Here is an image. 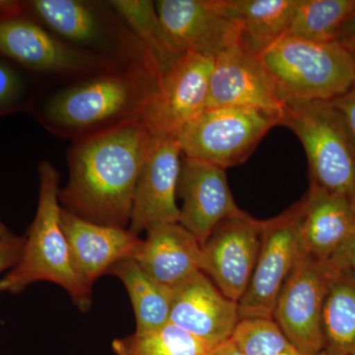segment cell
I'll return each instance as SVG.
<instances>
[{
  "mask_svg": "<svg viewBox=\"0 0 355 355\" xmlns=\"http://www.w3.org/2000/svg\"><path fill=\"white\" fill-rule=\"evenodd\" d=\"M116 355H209L211 347L171 323L137 331L112 343Z\"/></svg>",
  "mask_w": 355,
  "mask_h": 355,
  "instance_id": "484cf974",
  "label": "cell"
},
{
  "mask_svg": "<svg viewBox=\"0 0 355 355\" xmlns=\"http://www.w3.org/2000/svg\"><path fill=\"white\" fill-rule=\"evenodd\" d=\"M24 244L25 236L0 238V273L10 270L19 261Z\"/></svg>",
  "mask_w": 355,
  "mask_h": 355,
  "instance_id": "f1b7e54d",
  "label": "cell"
},
{
  "mask_svg": "<svg viewBox=\"0 0 355 355\" xmlns=\"http://www.w3.org/2000/svg\"><path fill=\"white\" fill-rule=\"evenodd\" d=\"M222 12L239 26L240 46L259 57L284 38L298 0H218Z\"/></svg>",
  "mask_w": 355,
  "mask_h": 355,
  "instance_id": "ffe728a7",
  "label": "cell"
},
{
  "mask_svg": "<svg viewBox=\"0 0 355 355\" xmlns=\"http://www.w3.org/2000/svg\"><path fill=\"white\" fill-rule=\"evenodd\" d=\"M159 78L158 70L148 64L91 77L53 96L44 107V121L62 132L90 133L140 119Z\"/></svg>",
  "mask_w": 355,
  "mask_h": 355,
  "instance_id": "3957f363",
  "label": "cell"
},
{
  "mask_svg": "<svg viewBox=\"0 0 355 355\" xmlns=\"http://www.w3.org/2000/svg\"><path fill=\"white\" fill-rule=\"evenodd\" d=\"M153 139L144 121L132 119L79 139L69 154V182L58 193L64 209L100 225L127 228Z\"/></svg>",
  "mask_w": 355,
  "mask_h": 355,
  "instance_id": "6da1fadb",
  "label": "cell"
},
{
  "mask_svg": "<svg viewBox=\"0 0 355 355\" xmlns=\"http://www.w3.org/2000/svg\"><path fill=\"white\" fill-rule=\"evenodd\" d=\"M181 146L176 137L153 135L140 173L128 229L139 235L155 224L179 222L176 196L182 167Z\"/></svg>",
  "mask_w": 355,
  "mask_h": 355,
  "instance_id": "8fae6325",
  "label": "cell"
},
{
  "mask_svg": "<svg viewBox=\"0 0 355 355\" xmlns=\"http://www.w3.org/2000/svg\"><path fill=\"white\" fill-rule=\"evenodd\" d=\"M301 202L299 237L301 252L327 263L340 249L355 226V205L310 184Z\"/></svg>",
  "mask_w": 355,
  "mask_h": 355,
  "instance_id": "d6986e66",
  "label": "cell"
},
{
  "mask_svg": "<svg viewBox=\"0 0 355 355\" xmlns=\"http://www.w3.org/2000/svg\"><path fill=\"white\" fill-rule=\"evenodd\" d=\"M155 6L182 53L216 58L240 44L239 26L222 12L218 0H159Z\"/></svg>",
  "mask_w": 355,
  "mask_h": 355,
  "instance_id": "7c38bea8",
  "label": "cell"
},
{
  "mask_svg": "<svg viewBox=\"0 0 355 355\" xmlns=\"http://www.w3.org/2000/svg\"><path fill=\"white\" fill-rule=\"evenodd\" d=\"M109 6L135 33L161 74L167 71L184 53L179 50L161 22L155 2L148 0H114Z\"/></svg>",
  "mask_w": 355,
  "mask_h": 355,
  "instance_id": "603a6c76",
  "label": "cell"
},
{
  "mask_svg": "<svg viewBox=\"0 0 355 355\" xmlns=\"http://www.w3.org/2000/svg\"><path fill=\"white\" fill-rule=\"evenodd\" d=\"M23 13V4L17 1H0V18Z\"/></svg>",
  "mask_w": 355,
  "mask_h": 355,
  "instance_id": "836d02e7",
  "label": "cell"
},
{
  "mask_svg": "<svg viewBox=\"0 0 355 355\" xmlns=\"http://www.w3.org/2000/svg\"><path fill=\"white\" fill-rule=\"evenodd\" d=\"M330 275L328 263L300 251L273 309V322L307 354H324L322 315Z\"/></svg>",
  "mask_w": 355,
  "mask_h": 355,
  "instance_id": "ba28073f",
  "label": "cell"
},
{
  "mask_svg": "<svg viewBox=\"0 0 355 355\" xmlns=\"http://www.w3.org/2000/svg\"><path fill=\"white\" fill-rule=\"evenodd\" d=\"M330 270L322 315L324 352L355 355V273Z\"/></svg>",
  "mask_w": 355,
  "mask_h": 355,
  "instance_id": "44dd1931",
  "label": "cell"
},
{
  "mask_svg": "<svg viewBox=\"0 0 355 355\" xmlns=\"http://www.w3.org/2000/svg\"><path fill=\"white\" fill-rule=\"evenodd\" d=\"M355 12V0H298L286 36L314 42H336L345 20Z\"/></svg>",
  "mask_w": 355,
  "mask_h": 355,
  "instance_id": "d4e9b609",
  "label": "cell"
},
{
  "mask_svg": "<svg viewBox=\"0 0 355 355\" xmlns=\"http://www.w3.org/2000/svg\"><path fill=\"white\" fill-rule=\"evenodd\" d=\"M336 42L347 49L355 46V12L343 23Z\"/></svg>",
  "mask_w": 355,
  "mask_h": 355,
  "instance_id": "1f68e13d",
  "label": "cell"
},
{
  "mask_svg": "<svg viewBox=\"0 0 355 355\" xmlns=\"http://www.w3.org/2000/svg\"><path fill=\"white\" fill-rule=\"evenodd\" d=\"M258 58L284 104L331 101L355 83L354 60L338 42L314 43L284 36Z\"/></svg>",
  "mask_w": 355,
  "mask_h": 355,
  "instance_id": "277c9868",
  "label": "cell"
},
{
  "mask_svg": "<svg viewBox=\"0 0 355 355\" xmlns=\"http://www.w3.org/2000/svg\"><path fill=\"white\" fill-rule=\"evenodd\" d=\"M60 222L69 244L74 270L92 291L102 275L119 261L135 259L142 239L128 228L100 225L62 207Z\"/></svg>",
  "mask_w": 355,
  "mask_h": 355,
  "instance_id": "2e32d148",
  "label": "cell"
},
{
  "mask_svg": "<svg viewBox=\"0 0 355 355\" xmlns=\"http://www.w3.org/2000/svg\"><path fill=\"white\" fill-rule=\"evenodd\" d=\"M302 207L299 200L286 211L263 220L256 266L244 295L238 302L239 319L272 320L280 289L300 254Z\"/></svg>",
  "mask_w": 355,
  "mask_h": 355,
  "instance_id": "52a82bcc",
  "label": "cell"
},
{
  "mask_svg": "<svg viewBox=\"0 0 355 355\" xmlns=\"http://www.w3.org/2000/svg\"><path fill=\"white\" fill-rule=\"evenodd\" d=\"M280 123L279 114L263 110L207 108L175 137L183 155L227 169L245 162Z\"/></svg>",
  "mask_w": 355,
  "mask_h": 355,
  "instance_id": "8992f818",
  "label": "cell"
},
{
  "mask_svg": "<svg viewBox=\"0 0 355 355\" xmlns=\"http://www.w3.org/2000/svg\"><path fill=\"white\" fill-rule=\"evenodd\" d=\"M53 31L76 44H92L101 37L102 26L92 7L77 0H33L23 3Z\"/></svg>",
  "mask_w": 355,
  "mask_h": 355,
  "instance_id": "cb8c5ba5",
  "label": "cell"
},
{
  "mask_svg": "<svg viewBox=\"0 0 355 355\" xmlns=\"http://www.w3.org/2000/svg\"><path fill=\"white\" fill-rule=\"evenodd\" d=\"M349 51L350 55H352V60H354V62L355 64V46H352V48L347 49Z\"/></svg>",
  "mask_w": 355,
  "mask_h": 355,
  "instance_id": "d590c367",
  "label": "cell"
},
{
  "mask_svg": "<svg viewBox=\"0 0 355 355\" xmlns=\"http://www.w3.org/2000/svg\"><path fill=\"white\" fill-rule=\"evenodd\" d=\"M178 195L183 200L179 223L202 246L222 221L241 211L233 198L225 169L184 155Z\"/></svg>",
  "mask_w": 355,
  "mask_h": 355,
  "instance_id": "4fadbf2b",
  "label": "cell"
},
{
  "mask_svg": "<svg viewBox=\"0 0 355 355\" xmlns=\"http://www.w3.org/2000/svg\"><path fill=\"white\" fill-rule=\"evenodd\" d=\"M327 263L331 270L355 273V226L347 240Z\"/></svg>",
  "mask_w": 355,
  "mask_h": 355,
  "instance_id": "f546056e",
  "label": "cell"
},
{
  "mask_svg": "<svg viewBox=\"0 0 355 355\" xmlns=\"http://www.w3.org/2000/svg\"><path fill=\"white\" fill-rule=\"evenodd\" d=\"M0 53L42 72L80 71L99 62L92 55L62 43L23 13L0 18Z\"/></svg>",
  "mask_w": 355,
  "mask_h": 355,
  "instance_id": "e0dca14e",
  "label": "cell"
},
{
  "mask_svg": "<svg viewBox=\"0 0 355 355\" xmlns=\"http://www.w3.org/2000/svg\"><path fill=\"white\" fill-rule=\"evenodd\" d=\"M11 235H12V233L6 227V224L0 221V238L8 237V236Z\"/></svg>",
  "mask_w": 355,
  "mask_h": 355,
  "instance_id": "e575fe53",
  "label": "cell"
},
{
  "mask_svg": "<svg viewBox=\"0 0 355 355\" xmlns=\"http://www.w3.org/2000/svg\"><path fill=\"white\" fill-rule=\"evenodd\" d=\"M304 148L311 184L355 205V139L331 101L286 103L282 123Z\"/></svg>",
  "mask_w": 355,
  "mask_h": 355,
  "instance_id": "5b68a950",
  "label": "cell"
},
{
  "mask_svg": "<svg viewBox=\"0 0 355 355\" xmlns=\"http://www.w3.org/2000/svg\"><path fill=\"white\" fill-rule=\"evenodd\" d=\"M109 275L121 280L132 302L137 331H149L169 323L172 289L154 280L135 259L119 261Z\"/></svg>",
  "mask_w": 355,
  "mask_h": 355,
  "instance_id": "7402d4cb",
  "label": "cell"
},
{
  "mask_svg": "<svg viewBox=\"0 0 355 355\" xmlns=\"http://www.w3.org/2000/svg\"><path fill=\"white\" fill-rule=\"evenodd\" d=\"M284 106L258 57L237 44L216 58L207 108L263 110L282 118Z\"/></svg>",
  "mask_w": 355,
  "mask_h": 355,
  "instance_id": "9a60e30c",
  "label": "cell"
},
{
  "mask_svg": "<svg viewBox=\"0 0 355 355\" xmlns=\"http://www.w3.org/2000/svg\"><path fill=\"white\" fill-rule=\"evenodd\" d=\"M331 102L342 114L355 139V83L347 92L331 100Z\"/></svg>",
  "mask_w": 355,
  "mask_h": 355,
  "instance_id": "4dcf8cb0",
  "label": "cell"
},
{
  "mask_svg": "<svg viewBox=\"0 0 355 355\" xmlns=\"http://www.w3.org/2000/svg\"><path fill=\"white\" fill-rule=\"evenodd\" d=\"M22 91L23 81L19 74L0 60V111L12 106L19 99Z\"/></svg>",
  "mask_w": 355,
  "mask_h": 355,
  "instance_id": "83f0119b",
  "label": "cell"
},
{
  "mask_svg": "<svg viewBox=\"0 0 355 355\" xmlns=\"http://www.w3.org/2000/svg\"><path fill=\"white\" fill-rule=\"evenodd\" d=\"M231 340L246 355H327L303 352L268 319L242 320Z\"/></svg>",
  "mask_w": 355,
  "mask_h": 355,
  "instance_id": "4316f807",
  "label": "cell"
},
{
  "mask_svg": "<svg viewBox=\"0 0 355 355\" xmlns=\"http://www.w3.org/2000/svg\"><path fill=\"white\" fill-rule=\"evenodd\" d=\"M135 254L140 268L168 288L202 272V245L179 222L155 224Z\"/></svg>",
  "mask_w": 355,
  "mask_h": 355,
  "instance_id": "ac0fdd59",
  "label": "cell"
},
{
  "mask_svg": "<svg viewBox=\"0 0 355 355\" xmlns=\"http://www.w3.org/2000/svg\"><path fill=\"white\" fill-rule=\"evenodd\" d=\"M263 220L241 211L221 222L202 246V272L226 297L239 302L253 275Z\"/></svg>",
  "mask_w": 355,
  "mask_h": 355,
  "instance_id": "30bf717a",
  "label": "cell"
},
{
  "mask_svg": "<svg viewBox=\"0 0 355 355\" xmlns=\"http://www.w3.org/2000/svg\"><path fill=\"white\" fill-rule=\"evenodd\" d=\"M209 355H246L242 352L237 345L233 343V340H229L227 342L222 343L218 347H214Z\"/></svg>",
  "mask_w": 355,
  "mask_h": 355,
  "instance_id": "d6a6232c",
  "label": "cell"
},
{
  "mask_svg": "<svg viewBox=\"0 0 355 355\" xmlns=\"http://www.w3.org/2000/svg\"><path fill=\"white\" fill-rule=\"evenodd\" d=\"M239 322L238 303L226 297L202 272L172 289L169 323L212 349L232 338Z\"/></svg>",
  "mask_w": 355,
  "mask_h": 355,
  "instance_id": "5bb4252c",
  "label": "cell"
},
{
  "mask_svg": "<svg viewBox=\"0 0 355 355\" xmlns=\"http://www.w3.org/2000/svg\"><path fill=\"white\" fill-rule=\"evenodd\" d=\"M38 207L19 261L0 279V292L18 294L32 284L49 282L62 287L83 312L92 305V291L74 270L60 222V175L49 161L39 166Z\"/></svg>",
  "mask_w": 355,
  "mask_h": 355,
  "instance_id": "7a4b0ae2",
  "label": "cell"
},
{
  "mask_svg": "<svg viewBox=\"0 0 355 355\" xmlns=\"http://www.w3.org/2000/svg\"><path fill=\"white\" fill-rule=\"evenodd\" d=\"M216 58L187 51L161 74L140 120L153 135L176 137L205 111Z\"/></svg>",
  "mask_w": 355,
  "mask_h": 355,
  "instance_id": "9c48e42d",
  "label": "cell"
}]
</instances>
